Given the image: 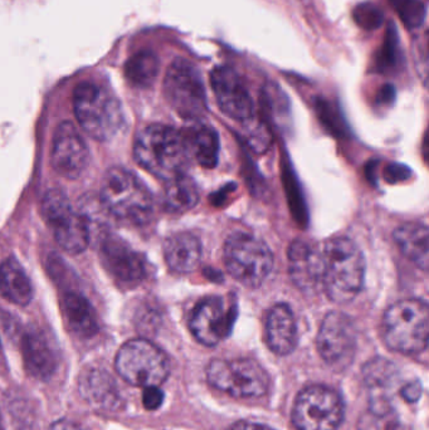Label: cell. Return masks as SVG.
Listing matches in <instances>:
<instances>
[{
  "instance_id": "cell-35",
  "label": "cell",
  "mask_w": 429,
  "mask_h": 430,
  "mask_svg": "<svg viewBox=\"0 0 429 430\" xmlns=\"http://www.w3.org/2000/svg\"><path fill=\"white\" fill-rule=\"evenodd\" d=\"M50 430H83L79 424L73 423L71 420H59L53 424Z\"/></svg>"
},
{
  "instance_id": "cell-11",
  "label": "cell",
  "mask_w": 429,
  "mask_h": 430,
  "mask_svg": "<svg viewBox=\"0 0 429 430\" xmlns=\"http://www.w3.org/2000/svg\"><path fill=\"white\" fill-rule=\"evenodd\" d=\"M342 416V396L325 385L305 387L292 409V423L298 430H336Z\"/></svg>"
},
{
  "instance_id": "cell-12",
  "label": "cell",
  "mask_w": 429,
  "mask_h": 430,
  "mask_svg": "<svg viewBox=\"0 0 429 430\" xmlns=\"http://www.w3.org/2000/svg\"><path fill=\"white\" fill-rule=\"evenodd\" d=\"M357 327L348 314L333 311L325 316L317 334V351L325 363L345 367L357 350Z\"/></svg>"
},
{
  "instance_id": "cell-32",
  "label": "cell",
  "mask_w": 429,
  "mask_h": 430,
  "mask_svg": "<svg viewBox=\"0 0 429 430\" xmlns=\"http://www.w3.org/2000/svg\"><path fill=\"white\" fill-rule=\"evenodd\" d=\"M164 401V393L159 387H144L143 393V404L147 410H156L161 407Z\"/></svg>"
},
{
  "instance_id": "cell-19",
  "label": "cell",
  "mask_w": 429,
  "mask_h": 430,
  "mask_svg": "<svg viewBox=\"0 0 429 430\" xmlns=\"http://www.w3.org/2000/svg\"><path fill=\"white\" fill-rule=\"evenodd\" d=\"M266 341L273 354L284 356L297 346V323L291 307L278 303L269 310L266 319Z\"/></svg>"
},
{
  "instance_id": "cell-27",
  "label": "cell",
  "mask_w": 429,
  "mask_h": 430,
  "mask_svg": "<svg viewBox=\"0 0 429 430\" xmlns=\"http://www.w3.org/2000/svg\"><path fill=\"white\" fill-rule=\"evenodd\" d=\"M81 394L100 407H112L117 401V390L107 372L91 369L83 374L80 381Z\"/></svg>"
},
{
  "instance_id": "cell-5",
  "label": "cell",
  "mask_w": 429,
  "mask_h": 430,
  "mask_svg": "<svg viewBox=\"0 0 429 430\" xmlns=\"http://www.w3.org/2000/svg\"><path fill=\"white\" fill-rule=\"evenodd\" d=\"M73 109L81 127L97 141L112 139L123 125L118 101L92 82H83L74 88Z\"/></svg>"
},
{
  "instance_id": "cell-36",
  "label": "cell",
  "mask_w": 429,
  "mask_h": 430,
  "mask_svg": "<svg viewBox=\"0 0 429 430\" xmlns=\"http://www.w3.org/2000/svg\"><path fill=\"white\" fill-rule=\"evenodd\" d=\"M379 97H380L381 101L389 103L390 100H394V97H395V89H394L392 85H386L384 87L380 89V95H379Z\"/></svg>"
},
{
  "instance_id": "cell-26",
  "label": "cell",
  "mask_w": 429,
  "mask_h": 430,
  "mask_svg": "<svg viewBox=\"0 0 429 430\" xmlns=\"http://www.w3.org/2000/svg\"><path fill=\"white\" fill-rule=\"evenodd\" d=\"M199 202L196 182L185 174L167 180L164 190V205L167 212L182 214L189 212Z\"/></svg>"
},
{
  "instance_id": "cell-28",
  "label": "cell",
  "mask_w": 429,
  "mask_h": 430,
  "mask_svg": "<svg viewBox=\"0 0 429 430\" xmlns=\"http://www.w3.org/2000/svg\"><path fill=\"white\" fill-rule=\"evenodd\" d=\"M125 77L132 86L147 88L153 86L160 72V59L151 51L135 53L125 63Z\"/></svg>"
},
{
  "instance_id": "cell-3",
  "label": "cell",
  "mask_w": 429,
  "mask_h": 430,
  "mask_svg": "<svg viewBox=\"0 0 429 430\" xmlns=\"http://www.w3.org/2000/svg\"><path fill=\"white\" fill-rule=\"evenodd\" d=\"M383 337L389 349L415 355L428 346L429 311L422 299H403L386 310Z\"/></svg>"
},
{
  "instance_id": "cell-31",
  "label": "cell",
  "mask_w": 429,
  "mask_h": 430,
  "mask_svg": "<svg viewBox=\"0 0 429 430\" xmlns=\"http://www.w3.org/2000/svg\"><path fill=\"white\" fill-rule=\"evenodd\" d=\"M351 14L357 25H359L362 30H369V32L379 30L384 22L383 10L371 1L359 3L353 9Z\"/></svg>"
},
{
  "instance_id": "cell-16",
  "label": "cell",
  "mask_w": 429,
  "mask_h": 430,
  "mask_svg": "<svg viewBox=\"0 0 429 430\" xmlns=\"http://www.w3.org/2000/svg\"><path fill=\"white\" fill-rule=\"evenodd\" d=\"M52 165L59 175L77 179L87 168L90 151L83 138L71 122L57 127L52 142Z\"/></svg>"
},
{
  "instance_id": "cell-33",
  "label": "cell",
  "mask_w": 429,
  "mask_h": 430,
  "mask_svg": "<svg viewBox=\"0 0 429 430\" xmlns=\"http://www.w3.org/2000/svg\"><path fill=\"white\" fill-rule=\"evenodd\" d=\"M422 395V387L418 381L407 384L406 387L401 389V396L408 401V402H415L418 400Z\"/></svg>"
},
{
  "instance_id": "cell-8",
  "label": "cell",
  "mask_w": 429,
  "mask_h": 430,
  "mask_svg": "<svg viewBox=\"0 0 429 430\" xmlns=\"http://www.w3.org/2000/svg\"><path fill=\"white\" fill-rule=\"evenodd\" d=\"M115 366L118 375L134 387H160L170 372L167 355L144 338L123 345Z\"/></svg>"
},
{
  "instance_id": "cell-37",
  "label": "cell",
  "mask_w": 429,
  "mask_h": 430,
  "mask_svg": "<svg viewBox=\"0 0 429 430\" xmlns=\"http://www.w3.org/2000/svg\"><path fill=\"white\" fill-rule=\"evenodd\" d=\"M0 430H1V416H0Z\"/></svg>"
},
{
  "instance_id": "cell-7",
  "label": "cell",
  "mask_w": 429,
  "mask_h": 430,
  "mask_svg": "<svg viewBox=\"0 0 429 430\" xmlns=\"http://www.w3.org/2000/svg\"><path fill=\"white\" fill-rule=\"evenodd\" d=\"M163 91L170 107L185 120L198 121L208 109L202 76L187 59L171 62L164 77Z\"/></svg>"
},
{
  "instance_id": "cell-14",
  "label": "cell",
  "mask_w": 429,
  "mask_h": 430,
  "mask_svg": "<svg viewBox=\"0 0 429 430\" xmlns=\"http://www.w3.org/2000/svg\"><path fill=\"white\" fill-rule=\"evenodd\" d=\"M211 87L224 115L240 122L253 117V100L240 73L232 67H216L211 72Z\"/></svg>"
},
{
  "instance_id": "cell-15",
  "label": "cell",
  "mask_w": 429,
  "mask_h": 430,
  "mask_svg": "<svg viewBox=\"0 0 429 430\" xmlns=\"http://www.w3.org/2000/svg\"><path fill=\"white\" fill-rule=\"evenodd\" d=\"M100 258L102 266L120 285L135 287L147 275L144 257L116 237L107 235L102 239Z\"/></svg>"
},
{
  "instance_id": "cell-25",
  "label": "cell",
  "mask_w": 429,
  "mask_h": 430,
  "mask_svg": "<svg viewBox=\"0 0 429 430\" xmlns=\"http://www.w3.org/2000/svg\"><path fill=\"white\" fill-rule=\"evenodd\" d=\"M190 158L203 168H214L218 162L219 139L217 132L207 125L197 124L184 130Z\"/></svg>"
},
{
  "instance_id": "cell-30",
  "label": "cell",
  "mask_w": 429,
  "mask_h": 430,
  "mask_svg": "<svg viewBox=\"0 0 429 430\" xmlns=\"http://www.w3.org/2000/svg\"><path fill=\"white\" fill-rule=\"evenodd\" d=\"M400 22L409 30H418L427 17V7L422 0H388Z\"/></svg>"
},
{
  "instance_id": "cell-20",
  "label": "cell",
  "mask_w": 429,
  "mask_h": 430,
  "mask_svg": "<svg viewBox=\"0 0 429 430\" xmlns=\"http://www.w3.org/2000/svg\"><path fill=\"white\" fill-rule=\"evenodd\" d=\"M61 311L73 335L90 338L98 332L97 314L88 299L79 292L67 291L62 296Z\"/></svg>"
},
{
  "instance_id": "cell-9",
  "label": "cell",
  "mask_w": 429,
  "mask_h": 430,
  "mask_svg": "<svg viewBox=\"0 0 429 430\" xmlns=\"http://www.w3.org/2000/svg\"><path fill=\"white\" fill-rule=\"evenodd\" d=\"M42 217L51 228L59 247L71 255H79L90 243V223L82 213L73 209L63 191L52 189L42 200Z\"/></svg>"
},
{
  "instance_id": "cell-2",
  "label": "cell",
  "mask_w": 429,
  "mask_h": 430,
  "mask_svg": "<svg viewBox=\"0 0 429 430\" xmlns=\"http://www.w3.org/2000/svg\"><path fill=\"white\" fill-rule=\"evenodd\" d=\"M322 288L335 303L355 299L365 277L363 252L346 237H334L321 249Z\"/></svg>"
},
{
  "instance_id": "cell-29",
  "label": "cell",
  "mask_w": 429,
  "mask_h": 430,
  "mask_svg": "<svg viewBox=\"0 0 429 430\" xmlns=\"http://www.w3.org/2000/svg\"><path fill=\"white\" fill-rule=\"evenodd\" d=\"M401 57L400 50V36L395 23L389 22L386 27L384 42L374 58V67L380 73L392 71L399 65Z\"/></svg>"
},
{
  "instance_id": "cell-13",
  "label": "cell",
  "mask_w": 429,
  "mask_h": 430,
  "mask_svg": "<svg viewBox=\"0 0 429 430\" xmlns=\"http://www.w3.org/2000/svg\"><path fill=\"white\" fill-rule=\"evenodd\" d=\"M237 310L226 299L211 296L202 299L190 314L189 330L204 346H216L231 334Z\"/></svg>"
},
{
  "instance_id": "cell-22",
  "label": "cell",
  "mask_w": 429,
  "mask_h": 430,
  "mask_svg": "<svg viewBox=\"0 0 429 430\" xmlns=\"http://www.w3.org/2000/svg\"><path fill=\"white\" fill-rule=\"evenodd\" d=\"M428 228L421 223H407L394 232V241L403 255L421 270H428Z\"/></svg>"
},
{
  "instance_id": "cell-6",
  "label": "cell",
  "mask_w": 429,
  "mask_h": 430,
  "mask_svg": "<svg viewBox=\"0 0 429 430\" xmlns=\"http://www.w3.org/2000/svg\"><path fill=\"white\" fill-rule=\"evenodd\" d=\"M223 261L228 273L246 287H258L273 268V255L260 238L248 233H234L227 239Z\"/></svg>"
},
{
  "instance_id": "cell-34",
  "label": "cell",
  "mask_w": 429,
  "mask_h": 430,
  "mask_svg": "<svg viewBox=\"0 0 429 430\" xmlns=\"http://www.w3.org/2000/svg\"><path fill=\"white\" fill-rule=\"evenodd\" d=\"M229 430H273L264 424L252 423V422H240L232 425Z\"/></svg>"
},
{
  "instance_id": "cell-4",
  "label": "cell",
  "mask_w": 429,
  "mask_h": 430,
  "mask_svg": "<svg viewBox=\"0 0 429 430\" xmlns=\"http://www.w3.org/2000/svg\"><path fill=\"white\" fill-rule=\"evenodd\" d=\"M102 205L118 219L135 224L147 222L153 213V197L144 182L132 171L111 168L101 184Z\"/></svg>"
},
{
  "instance_id": "cell-17",
  "label": "cell",
  "mask_w": 429,
  "mask_h": 430,
  "mask_svg": "<svg viewBox=\"0 0 429 430\" xmlns=\"http://www.w3.org/2000/svg\"><path fill=\"white\" fill-rule=\"evenodd\" d=\"M287 255L290 276L300 290L311 292L322 287V253L317 246L296 239Z\"/></svg>"
},
{
  "instance_id": "cell-10",
  "label": "cell",
  "mask_w": 429,
  "mask_h": 430,
  "mask_svg": "<svg viewBox=\"0 0 429 430\" xmlns=\"http://www.w3.org/2000/svg\"><path fill=\"white\" fill-rule=\"evenodd\" d=\"M211 387L238 399L260 398L267 393L269 375L251 358L213 360L207 367Z\"/></svg>"
},
{
  "instance_id": "cell-1",
  "label": "cell",
  "mask_w": 429,
  "mask_h": 430,
  "mask_svg": "<svg viewBox=\"0 0 429 430\" xmlns=\"http://www.w3.org/2000/svg\"><path fill=\"white\" fill-rule=\"evenodd\" d=\"M134 155L141 168L165 182L184 174L190 160L182 132L165 125H150L138 132Z\"/></svg>"
},
{
  "instance_id": "cell-24",
  "label": "cell",
  "mask_w": 429,
  "mask_h": 430,
  "mask_svg": "<svg viewBox=\"0 0 429 430\" xmlns=\"http://www.w3.org/2000/svg\"><path fill=\"white\" fill-rule=\"evenodd\" d=\"M0 296L19 306H27L32 301L33 288L30 277L13 257L0 264Z\"/></svg>"
},
{
  "instance_id": "cell-18",
  "label": "cell",
  "mask_w": 429,
  "mask_h": 430,
  "mask_svg": "<svg viewBox=\"0 0 429 430\" xmlns=\"http://www.w3.org/2000/svg\"><path fill=\"white\" fill-rule=\"evenodd\" d=\"M24 366L33 378L48 380L59 366V352L51 338L41 330L32 328L22 338Z\"/></svg>"
},
{
  "instance_id": "cell-38",
  "label": "cell",
  "mask_w": 429,
  "mask_h": 430,
  "mask_svg": "<svg viewBox=\"0 0 429 430\" xmlns=\"http://www.w3.org/2000/svg\"><path fill=\"white\" fill-rule=\"evenodd\" d=\"M0 351H1V346H0Z\"/></svg>"
},
{
  "instance_id": "cell-21",
  "label": "cell",
  "mask_w": 429,
  "mask_h": 430,
  "mask_svg": "<svg viewBox=\"0 0 429 430\" xmlns=\"http://www.w3.org/2000/svg\"><path fill=\"white\" fill-rule=\"evenodd\" d=\"M164 257L169 268L176 273L194 272L202 259L200 241L187 232L174 234L164 243Z\"/></svg>"
},
{
  "instance_id": "cell-23",
  "label": "cell",
  "mask_w": 429,
  "mask_h": 430,
  "mask_svg": "<svg viewBox=\"0 0 429 430\" xmlns=\"http://www.w3.org/2000/svg\"><path fill=\"white\" fill-rule=\"evenodd\" d=\"M397 376V369L392 363L386 358H375L364 367V379L366 385L370 387L375 395L371 398V408L383 416L388 413V400L386 393L393 387L394 380Z\"/></svg>"
}]
</instances>
